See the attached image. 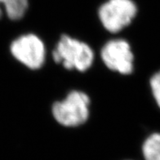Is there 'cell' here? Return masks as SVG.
<instances>
[{"mask_svg": "<svg viewBox=\"0 0 160 160\" xmlns=\"http://www.w3.org/2000/svg\"><path fill=\"white\" fill-rule=\"evenodd\" d=\"M89 104L90 99L87 94L73 91L64 101L56 102L53 105V116L63 126H79L88 118Z\"/></svg>", "mask_w": 160, "mask_h": 160, "instance_id": "cell-2", "label": "cell"}, {"mask_svg": "<svg viewBox=\"0 0 160 160\" xmlns=\"http://www.w3.org/2000/svg\"><path fill=\"white\" fill-rule=\"evenodd\" d=\"M11 52L20 62L32 70L42 67L45 61V47L38 36L25 34L14 40Z\"/></svg>", "mask_w": 160, "mask_h": 160, "instance_id": "cell-4", "label": "cell"}, {"mask_svg": "<svg viewBox=\"0 0 160 160\" xmlns=\"http://www.w3.org/2000/svg\"><path fill=\"white\" fill-rule=\"evenodd\" d=\"M127 160H132V159H127Z\"/></svg>", "mask_w": 160, "mask_h": 160, "instance_id": "cell-9", "label": "cell"}, {"mask_svg": "<svg viewBox=\"0 0 160 160\" xmlns=\"http://www.w3.org/2000/svg\"><path fill=\"white\" fill-rule=\"evenodd\" d=\"M149 83L154 103L160 110V69L152 74Z\"/></svg>", "mask_w": 160, "mask_h": 160, "instance_id": "cell-8", "label": "cell"}, {"mask_svg": "<svg viewBox=\"0 0 160 160\" xmlns=\"http://www.w3.org/2000/svg\"><path fill=\"white\" fill-rule=\"evenodd\" d=\"M141 150L143 160H160V132L148 136L141 145Z\"/></svg>", "mask_w": 160, "mask_h": 160, "instance_id": "cell-6", "label": "cell"}, {"mask_svg": "<svg viewBox=\"0 0 160 160\" xmlns=\"http://www.w3.org/2000/svg\"><path fill=\"white\" fill-rule=\"evenodd\" d=\"M53 59L62 63L68 70L85 71L90 67L94 59V53L85 42L62 35L52 52Z\"/></svg>", "mask_w": 160, "mask_h": 160, "instance_id": "cell-1", "label": "cell"}, {"mask_svg": "<svg viewBox=\"0 0 160 160\" xmlns=\"http://www.w3.org/2000/svg\"><path fill=\"white\" fill-rule=\"evenodd\" d=\"M27 8V0H0V17L4 10L10 19L19 20L25 15Z\"/></svg>", "mask_w": 160, "mask_h": 160, "instance_id": "cell-7", "label": "cell"}, {"mask_svg": "<svg viewBox=\"0 0 160 160\" xmlns=\"http://www.w3.org/2000/svg\"><path fill=\"white\" fill-rule=\"evenodd\" d=\"M137 12V8L132 0H109L101 7L99 17L108 31L117 33L132 22Z\"/></svg>", "mask_w": 160, "mask_h": 160, "instance_id": "cell-3", "label": "cell"}, {"mask_svg": "<svg viewBox=\"0 0 160 160\" xmlns=\"http://www.w3.org/2000/svg\"><path fill=\"white\" fill-rule=\"evenodd\" d=\"M101 58L111 70L122 74H129L133 71L134 57L126 40H110L101 50Z\"/></svg>", "mask_w": 160, "mask_h": 160, "instance_id": "cell-5", "label": "cell"}]
</instances>
